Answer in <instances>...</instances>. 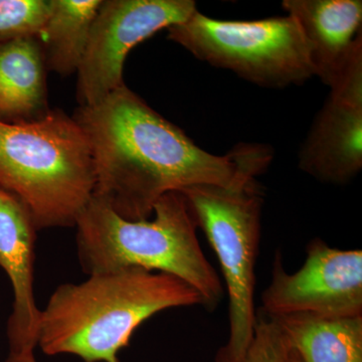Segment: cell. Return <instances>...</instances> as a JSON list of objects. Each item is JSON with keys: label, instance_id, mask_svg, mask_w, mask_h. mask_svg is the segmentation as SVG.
I'll list each match as a JSON object with an SVG mask.
<instances>
[{"label": "cell", "instance_id": "1", "mask_svg": "<svg viewBox=\"0 0 362 362\" xmlns=\"http://www.w3.org/2000/svg\"><path fill=\"white\" fill-rule=\"evenodd\" d=\"M87 136L93 197L127 221H146L163 195L197 185L237 187L270 165V147L240 143L226 156L209 153L180 128L122 87L74 117Z\"/></svg>", "mask_w": 362, "mask_h": 362}, {"label": "cell", "instance_id": "2", "mask_svg": "<svg viewBox=\"0 0 362 362\" xmlns=\"http://www.w3.org/2000/svg\"><path fill=\"white\" fill-rule=\"evenodd\" d=\"M194 305H204L201 295L169 274L130 268L90 275L52 293L40 313L37 346L47 356L119 362V351L144 321L166 309Z\"/></svg>", "mask_w": 362, "mask_h": 362}, {"label": "cell", "instance_id": "3", "mask_svg": "<svg viewBox=\"0 0 362 362\" xmlns=\"http://www.w3.org/2000/svg\"><path fill=\"white\" fill-rule=\"evenodd\" d=\"M152 221H127L92 197L78 216V262L87 275L139 268L180 279L213 311L223 295L218 273L202 252L197 225L185 195L168 192L154 206Z\"/></svg>", "mask_w": 362, "mask_h": 362}, {"label": "cell", "instance_id": "4", "mask_svg": "<svg viewBox=\"0 0 362 362\" xmlns=\"http://www.w3.org/2000/svg\"><path fill=\"white\" fill-rule=\"evenodd\" d=\"M87 136L62 111L28 122L0 121V187L16 195L37 230L75 226L94 194Z\"/></svg>", "mask_w": 362, "mask_h": 362}, {"label": "cell", "instance_id": "5", "mask_svg": "<svg viewBox=\"0 0 362 362\" xmlns=\"http://www.w3.org/2000/svg\"><path fill=\"white\" fill-rule=\"evenodd\" d=\"M180 192L218 257L228 289L230 333L216 362H244L257 324L255 290L263 192L252 180L242 187L197 185Z\"/></svg>", "mask_w": 362, "mask_h": 362}, {"label": "cell", "instance_id": "6", "mask_svg": "<svg viewBox=\"0 0 362 362\" xmlns=\"http://www.w3.org/2000/svg\"><path fill=\"white\" fill-rule=\"evenodd\" d=\"M168 32L195 58L261 87L302 85L314 76L303 37L289 16L220 21L197 11Z\"/></svg>", "mask_w": 362, "mask_h": 362}, {"label": "cell", "instance_id": "7", "mask_svg": "<svg viewBox=\"0 0 362 362\" xmlns=\"http://www.w3.org/2000/svg\"><path fill=\"white\" fill-rule=\"evenodd\" d=\"M197 11L194 0H102L77 71L81 106L100 103L125 85L124 64L135 45Z\"/></svg>", "mask_w": 362, "mask_h": 362}, {"label": "cell", "instance_id": "8", "mask_svg": "<svg viewBox=\"0 0 362 362\" xmlns=\"http://www.w3.org/2000/svg\"><path fill=\"white\" fill-rule=\"evenodd\" d=\"M269 317L309 314L323 318L362 316V251L331 247L312 240L302 268L285 271L280 252L262 296Z\"/></svg>", "mask_w": 362, "mask_h": 362}, {"label": "cell", "instance_id": "9", "mask_svg": "<svg viewBox=\"0 0 362 362\" xmlns=\"http://www.w3.org/2000/svg\"><path fill=\"white\" fill-rule=\"evenodd\" d=\"M299 153V168L329 185H345L362 168V54L330 87Z\"/></svg>", "mask_w": 362, "mask_h": 362}, {"label": "cell", "instance_id": "10", "mask_svg": "<svg viewBox=\"0 0 362 362\" xmlns=\"http://www.w3.org/2000/svg\"><path fill=\"white\" fill-rule=\"evenodd\" d=\"M37 232L25 204L0 187V268L11 281L14 298L7 323L8 356L35 352L37 346L42 310L33 290Z\"/></svg>", "mask_w": 362, "mask_h": 362}, {"label": "cell", "instance_id": "11", "mask_svg": "<svg viewBox=\"0 0 362 362\" xmlns=\"http://www.w3.org/2000/svg\"><path fill=\"white\" fill-rule=\"evenodd\" d=\"M297 23L314 76L332 87L362 54L361 0H284Z\"/></svg>", "mask_w": 362, "mask_h": 362}, {"label": "cell", "instance_id": "12", "mask_svg": "<svg viewBox=\"0 0 362 362\" xmlns=\"http://www.w3.org/2000/svg\"><path fill=\"white\" fill-rule=\"evenodd\" d=\"M45 71L44 52L35 37L0 42L1 122H28L49 113Z\"/></svg>", "mask_w": 362, "mask_h": 362}, {"label": "cell", "instance_id": "13", "mask_svg": "<svg viewBox=\"0 0 362 362\" xmlns=\"http://www.w3.org/2000/svg\"><path fill=\"white\" fill-rule=\"evenodd\" d=\"M302 362H362V316L271 317Z\"/></svg>", "mask_w": 362, "mask_h": 362}, {"label": "cell", "instance_id": "14", "mask_svg": "<svg viewBox=\"0 0 362 362\" xmlns=\"http://www.w3.org/2000/svg\"><path fill=\"white\" fill-rule=\"evenodd\" d=\"M102 0H52L39 40L47 69L62 76L77 73Z\"/></svg>", "mask_w": 362, "mask_h": 362}, {"label": "cell", "instance_id": "15", "mask_svg": "<svg viewBox=\"0 0 362 362\" xmlns=\"http://www.w3.org/2000/svg\"><path fill=\"white\" fill-rule=\"evenodd\" d=\"M52 0H0V42L39 37Z\"/></svg>", "mask_w": 362, "mask_h": 362}, {"label": "cell", "instance_id": "16", "mask_svg": "<svg viewBox=\"0 0 362 362\" xmlns=\"http://www.w3.org/2000/svg\"><path fill=\"white\" fill-rule=\"evenodd\" d=\"M290 349L279 324L264 314L257 316L254 337L244 362H286Z\"/></svg>", "mask_w": 362, "mask_h": 362}, {"label": "cell", "instance_id": "17", "mask_svg": "<svg viewBox=\"0 0 362 362\" xmlns=\"http://www.w3.org/2000/svg\"><path fill=\"white\" fill-rule=\"evenodd\" d=\"M6 362H37L35 354H26L23 356L6 358Z\"/></svg>", "mask_w": 362, "mask_h": 362}, {"label": "cell", "instance_id": "18", "mask_svg": "<svg viewBox=\"0 0 362 362\" xmlns=\"http://www.w3.org/2000/svg\"><path fill=\"white\" fill-rule=\"evenodd\" d=\"M286 362H302L301 358L298 356L297 352L293 349H290L289 354H288L287 361Z\"/></svg>", "mask_w": 362, "mask_h": 362}]
</instances>
